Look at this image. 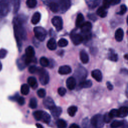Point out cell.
I'll return each instance as SVG.
<instances>
[{
    "label": "cell",
    "mask_w": 128,
    "mask_h": 128,
    "mask_svg": "<svg viewBox=\"0 0 128 128\" xmlns=\"http://www.w3.org/2000/svg\"><path fill=\"white\" fill-rule=\"evenodd\" d=\"M14 34L16 40V42L18 44V46L19 48V50L21 48L22 45V40H25L26 38V31L24 28L23 27L22 22L20 20L16 18L14 20Z\"/></svg>",
    "instance_id": "cell-1"
},
{
    "label": "cell",
    "mask_w": 128,
    "mask_h": 128,
    "mask_svg": "<svg viewBox=\"0 0 128 128\" xmlns=\"http://www.w3.org/2000/svg\"><path fill=\"white\" fill-rule=\"evenodd\" d=\"M36 74L39 76V80L42 85H46L48 84L50 77L48 72L43 68H38Z\"/></svg>",
    "instance_id": "cell-2"
},
{
    "label": "cell",
    "mask_w": 128,
    "mask_h": 128,
    "mask_svg": "<svg viewBox=\"0 0 128 128\" xmlns=\"http://www.w3.org/2000/svg\"><path fill=\"white\" fill-rule=\"evenodd\" d=\"M90 123L94 128H102L104 126L102 116L100 114L94 116L90 120Z\"/></svg>",
    "instance_id": "cell-3"
},
{
    "label": "cell",
    "mask_w": 128,
    "mask_h": 128,
    "mask_svg": "<svg viewBox=\"0 0 128 128\" xmlns=\"http://www.w3.org/2000/svg\"><path fill=\"white\" fill-rule=\"evenodd\" d=\"M75 80H78V84L84 80V79L87 76V71L82 66H80L76 68L74 72Z\"/></svg>",
    "instance_id": "cell-4"
},
{
    "label": "cell",
    "mask_w": 128,
    "mask_h": 128,
    "mask_svg": "<svg viewBox=\"0 0 128 128\" xmlns=\"http://www.w3.org/2000/svg\"><path fill=\"white\" fill-rule=\"evenodd\" d=\"M34 34L36 39L40 42L44 41L47 34L46 30L40 26H36L34 28Z\"/></svg>",
    "instance_id": "cell-5"
},
{
    "label": "cell",
    "mask_w": 128,
    "mask_h": 128,
    "mask_svg": "<svg viewBox=\"0 0 128 128\" xmlns=\"http://www.w3.org/2000/svg\"><path fill=\"white\" fill-rule=\"evenodd\" d=\"M52 22L56 30L60 31L62 28V20L59 16H55L52 19Z\"/></svg>",
    "instance_id": "cell-6"
},
{
    "label": "cell",
    "mask_w": 128,
    "mask_h": 128,
    "mask_svg": "<svg viewBox=\"0 0 128 128\" xmlns=\"http://www.w3.org/2000/svg\"><path fill=\"white\" fill-rule=\"evenodd\" d=\"M70 39L74 45H78L83 41V38L81 34L72 32L70 35Z\"/></svg>",
    "instance_id": "cell-7"
},
{
    "label": "cell",
    "mask_w": 128,
    "mask_h": 128,
    "mask_svg": "<svg viewBox=\"0 0 128 128\" xmlns=\"http://www.w3.org/2000/svg\"><path fill=\"white\" fill-rule=\"evenodd\" d=\"M10 10V6L8 2L5 0L0 1V16H6Z\"/></svg>",
    "instance_id": "cell-8"
},
{
    "label": "cell",
    "mask_w": 128,
    "mask_h": 128,
    "mask_svg": "<svg viewBox=\"0 0 128 128\" xmlns=\"http://www.w3.org/2000/svg\"><path fill=\"white\" fill-rule=\"evenodd\" d=\"M59 10L61 12H66L70 6V1L69 0H60L58 1Z\"/></svg>",
    "instance_id": "cell-9"
},
{
    "label": "cell",
    "mask_w": 128,
    "mask_h": 128,
    "mask_svg": "<svg viewBox=\"0 0 128 128\" xmlns=\"http://www.w3.org/2000/svg\"><path fill=\"white\" fill-rule=\"evenodd\" d=\"M92 28V25L90 22H84L80 27V30L82 34L90 33Z\"/></svg>",
    "instance_id": "cell-10"
},
{
    "label": "cell",
    "mask_w": 128,
    "mask_h": 128,
    "mask_svg": "<svg viewBox=\"0 0 128 128\" xmlns=\"http://www.w3.org/2000/svg\"><path fill=\"white\" fill-rule=\"evenodd\" d=\"M43 104L46 108L50 110L56 106L54 101L50 97H46L43 100Z\"/></svg>",
    "instance_id": "cell-11"
},
{
    "label": "cell",
    "mask_w": 128,
    "mask_h": 128,
    "mask_svg": "<svg viewBox=\"0 0 128 128\" xmlns=\"http://www.w3.org/2000/svg\"><path fill=\"white\" fill-rule=\"evenodd\" d=\"M76 80L72 76L69 77L66 81V86L70 90H74L76 88Z\"/></svg>",
    "instance_id": "cell-12"
},
{
    "label": "cell",
    "mask_w": 128,
    "mask_h": 128,
    "mask_svg": "<svg viewBox=\"0 0 128 128\" xmlns=\"http://www.w3.org/2000/svg\"><path fill=\"white\" fill-rule=\"evenodd\" d=\"M50 112L52 115V116L54 118H58L62 114V109L60 107L54 106V108L50 110Z\"/></svg>",
    "instance_id": "cell-13"
},
{
    "label": "cell",
    "mask_w": 128,
    "mask_h": 128,
    "mask_svg": "<svg viewBox=\"0 0 128 128\" xmlns=\"http://www.w3.org/2000/svg\"><path fill=\"white\" fill-rule=\"evenodd\" d=\"M58 72L60 74H68L72 72V69L68 66H62L59 68Z\"/></svg>",
    "instance_id": "cell-14"
},
{
    "label": "cell",
    "mask_w": 128,
    "mask_h": 128,
    "mask_svg": "<svg viewBox=\"0 0 128 128\" xmlns=\"http://www.w3.org/2000/svg\"><path fill=\"white\" fill-rule=\"evenodd\" d=\"M128 113V108L126 106H122L118 110V117L124 118L127 116Z\"/></svg>",
    "instance_id": "cell-15"
},
{
    "label": "cell",
    "mask_w": 128,
    "mask_h": 128,
    "mask_svg": "<svg viewBox=\"0 0 128 128\" xmlns=\"http://www.w3.org/2000/svg\"><path fill=\"white\" fill-rule=\"evenodd\" d=\"M92 77L98 82H101L102 80V74L98 70H94L92 72Z\"/></svg>",
    "instance_id": "cell-16"
},
{
    "label": "cell",
    "mask_w": 128,
    "mask_h": 128,
    "mask_svg": "<svg viewBox=\"0 0 128 128\" xmlns=\"http://www.w3.org/2000/svg\"><path fill=\"white\" fill-rule=\"evenodd\" d=\"M25 52H26L25 56L26 57H28V58H33L34 57L35 52H34V50L32 46H28L26 48Z\"/></svg>",
    "instance_id": "cell-17"
},
{
    "label": "cell",
    "mask_w": 128,
    "mask_h": 128,
    "mask_svg": "<svg viewBox=\"0 0 128 128\" xmlns=\"http://www.w3.org/2000/svg\"><path fill=\"white\" fill-rule=\"evenodd\" d=\"M124 32L122 29L119 28L117 29L115 32V38L118 42H121L124 38Z\"/></svg>",
    "instance_id": "cell-18"
},
{
    "label": "cell",
    "mask_w": 128,
    "mask_h": 128,
    "mask_svg": "<svg viewBox=\"0 0 128 128\" xmlns=\"http://www.w3.org/2000/svg\"><path fill=\"white\" fill-rule=\"evenodd\" d=\"M28 84L34 89L38 87V82L36 78L34 76H30L28 78Z\"/></svg>",
    "instance_id": "cell-19"
},
{
    "label": "cell",
    "mask_w": 128,
    "mask_h": 128,
    "mask_svg": "<svg viewBox=\"0 0 128 128\" xmlns=\"http://www.w3.org/2000/svg\"><path fill=\"white\" fill-rule=\"evenodd\" d=\"M80 58L83 64H86L89 61V57L88 54L84 50H82L80 54Z\"/></svg>",
    "instance_id": "cell-20"
},
{
    "label": "cell",
    "mask_w": 128,
    "mask_h": 128,
    "mask_svg": "<svg viewBox=\"0 0 128 128\" xmlns=\"http://www.w3.org/2000/svg\"><path fill=\"white\" fill-rule=\"evenodd\" d=\"M92 82L90 80H86L81 82L78 84V88H89L92 86Z\"/></svg>",
    "instance_id": "cell-21"
},
{
    "label": "cell",
    "mask_w": 128,
    "mask_h": 128,
    "mask_svg": "<svg viewBox=\"0 0 128 128\" xmlns=\"http://www.w3.org/2000/svg\"><path fill=\"white\" fill-rule=\"evenodd\" d=\"M57 46L56 40L54 38H50L47 42V47L48 48L52 50H54L56 49Z\"/></svg>",
    "instance_id": "cell-22"
},
{
    "label": "cell",
    "mask_w": 128,
    "mask_h": 128,
    "mask_svg": "<svg viewBox=\"0 0 128 128\" xmlns=\"http://www.w3.org/2000/svg\"><path fill=\"white\" fill-rule=\"evenodd\" d=\"M86 2L90 8H94L99 4L100 1L99 0H88Z\"/></svg>",
    "instance_id": "cell-23"
},
{
    "label": "cell",
    "mask_w": 128,
    "mask_h": 128,
    "mask_svg": "<svg viewBox=\"0 0 128 128\" xmlns=\"http://www.w3.org/2000/svg\"><path fill=\"white\" fill-rule=\"evenodd\" d=\"M84 22V17L82 14H79L76 18V26L77 28H80Z\"/></svg>",
    "instance_id": "cell-24"
},
{
    "label": "cell",
    "mask_w": 128,
    "mask_h": 128,
    "mask_svg": "<svg viewBox=\"0 0 128 128\" xmlns=\"http://www.w3.org/2000/svg\"><path fill=\"white\" fill-rule=\"evenodd\" d=\"M96 14L101 18H104L107 15V10L102 6L100 7L96 10Z\"/></svg>",
    "instance_id": "cell-25"
},
{
    "label": "cell",
    "mask_w": 128,
    "mask_h": 128,
    "mask_svg": "<svg viewBox=\"0 0 128 128\" xmlns=\"http://www.w3.org/2000/svg\"><path fill=\"white\" fill-rule=\"evenodd\" d=\"M126 122V120H114L111 123L110 126L112 128H117L122 126Z\"/></svg>",
    "instance_id": "cell-26"
},
{
    "label": "cell",
    "mask_w": 128,
    "mask_h": 128,
    "mask_svg": "<svg viewBox=\"0 0 128 128\" xmlns=\"http://www.w3.org/2000/svg\"><path fill=\"white\" fill-rule=\"evenodd\" d=\"M40 14L38 12H35L32 16L31 22L32 24H37L40 20Z\"/></svg>",
    "instance_id": "cell-27"
},
{
    "label": "cell",
    "mask_w": 128,
    "mask_h": 128,
    "mask_svg": "<svg viewBox=\"0 0 128 128\" xmlns=\"http://www.w3.org/2000/svg\"><path fill=\"white\" fill-rule=\"evenodd\" d=\"M49 6L50 8V10L53 12H57L58 11H59V6L58 5V4L54 2H51L49 4Z\"/></svg>",
    "instance_id": "cell-28"
},
{
    "label": "cell",
    "mask_w": 128,
    "mask_h": 128,
    "mask_svg": "<svg viewBox=\"0 0 128 128\" xmlns=\"http://www.w3.org/2000/svg\"><path fill=\"white\" fill-rule=\"evenodd\" d=\"M43 122L46 123V124H48L50 122V115L47 113L46 112L43 111L42 112V117L41 118V120Z\"/></svg>",
    "instance_id": "cell-29"
},
{
    "label": "cell",
    "mask_w": 128,
    "mask_h": 128,
    "mask_svg": "<svg viewBox=\"0 0 128 128\" xmlns=\"http://www.w3.org/2000/svg\"><path fill=\"white\" fill-rule=\"evenodd\" d=\"M78 108L76 106H72L69 107L68 109V113L70 116H74Z\"/></svg>",
    "instance_id": "cell-30"
},
{
    "label": "cell",
    "mask_w": 128,
    "mask_h": 128,
    "mask_svg": "<svg viewBox=\"0 0 128 128\" xmlns=\"http://www.w3.org/2000/svg\"><path fill=\"white\" fill-rule=\"evenodd\" d=\"M30 91V88L27 84H23L21 86L20 92L23 95H27Z\"/></svg>",
    "instance_id": "cell-31"
},
{
    "label": "cell",
    "mask_w": 128,
    "mask_h": 128,
    "mask_svg": "<svg viewBox=\"0 0 128 128\" xmlns=\"http://www.w3.org/2000/svg\"><path fill=\"white\" fill-rule=\"evenodd\" d=\"M17 66L20 70H22L25 68L26 65L25 64L24 60L21 58L20 59H18L16 61Z\"/></svg>",
    "instance_id": "cell-32"
},
{
    "label": "cell",
    "mask_w": 128,
    "mask_h": 128,
    "mask_svg": "<svg viewBox=\"0 0 128 128\" xmlns=\"http://www.w3.org/2000/svg\"><path fill=\"white\" fill-rule=\"evenodd\" d=\"M40 62L43 67H47L49 64V60L46 57H42L40 60Z\"/></svg>",
    "instance_id": "cell-33"
},
{
    "label": "cell",
    "mask_w": 128,
    "mask_h": 128,
    "mask_svg": "<svg viewBox=\"0 0 128 128\" xmlns=\"http://www.w3.org/2000/svg\"><path fill=\"white\" fill-rule=\"evenodd\" d=\"M56 125L58 128H66L67 124L65 120L62 119H59L56 122Z\"/></svg>",
    "instance_id": "cell-34"
},
{
    "label": "cell",
    "mask_w": 128,
    "mask_h": 128,
    "mask_svg": "<svg viewBox=\"0 0 128 128\" xmlns=\"http://www.w3.org/2000/svg\"><path fill=\"white\" fill-rule=\"evenodd\" d=\"M42 112H43L42 110H36V111H35L33 113L34 117V118L36 120H40L41 118H42Z\"/></svg>",
    "instance_id": "cell-35"
},
{
    "label": "cell",
    "mask_w": 128,
    "mask_h": 128,
    "mask_svg": "<svg viewBox=\"0 0 128 128\" xmlns=\"http://www.w3.org/2000/svg\"><path fill=\"white\" fill-rule=\"evenodd\" d=\"M29 106L32 109L36 108L37 107V100L34 98H30L29 102Z\"/></svg>",
    "instance_id": "cell-36"
},
{
    "label": "cell",
    "mask_w": 128,
    "mask_h": 128,
    "mask_svg": "<svg viewBox=\"0 0 128 128\" xmlns=\"http://www.w3.org/2000/svg\"><path fill=\"white\" fill-rule=\"evenodd\" d=\"M26 4L27 6L30 8H34L36 6L37 1L36 0H28Z\"/></svg>",
    "instance_id": "cell-37"
},
{
    "label": "cell",
    "mask_w": 128,
    "mask_h": 128,
    "mask_svg": "<svg viewBox=\"0 0 128 128\" xmlns=\"http://www.w3.org/2000/svg\"><path fill=\"white\" fill-rule=\"evenodd\" d=\"M58 44L60 47H65L68 44V42L65 38H61L58 40Z\"/></svg>",
    "instance_id": "cell-38"
},
{
    "label": "cell",
    "mask_w": 128,
    "mask_h": 128,
    "mask_svg": "<svg viewBox=\"0 0 128 128\" xmlns=\"http://www.w3.org/2000/svg\"><path fill=\"white\" fill-rule=\"evenodd\" d=\"M109 60L113 62H116L118 59V56L116 54H115L114 52H111L110 54L108 56Z\"/></svg>",
    "instance_id": "cell-39"
},
{
    "label": "cell",
    "mask_w": 128,
    "mask_h": 128,
    "mask_svg": "<svg viewBox=\"0 0 128 128\" xmlns=\"http://www.w3.org/2000/svg\"><path fill=\"white\" fill-rule=\"evenodd\" d=\"M20 6V0H14V14L16 13L18 10Z\"/></svg>",
    "instance_id": "cell-40"
},
{
    "label": "cell",
    "mask_w": 128,
    "mask_h": 128,
    "mask_svg": "<svg viewBox=\"0 0 128 128\" xmlns=\"http://www.w3.org/2000/svg\"><path fill=\"white\" fill-rule=\"evenodd\" d=\"M108 114L110 117L112 119L114 118L118 117V110L112 109L109 112Z\"/></svg>",
    "instance_id": "cell-41"
},
{
    "label": "cell",
    "mask_w": 128,
    "mask_h": 128,
    "mask_svg": "<svg viewBox=\"0 0 128 128\" xmlns=\"http://www.w3.org/2000/svg\"><path fill=\"white\" fill-rule=\"evenodd\" d=\"M37 94L40 98H44L46 94V90L43 88H40L38 90Z\"/></svg>",
    "instance_id": "cell-42"
},
{
    "label": "cell",
    "mask_w": 128,
    "mask_h": 128,
    "mask_svg": "<svg viewBox=\"0 0 128 128\" xmlns=\"http://www.w3.org/2000/svg\"><path fill=\"white\" fill-rule=\"evenodd\" d=\"M120 10L119 11L117 14L120 15H122L126 13V12L127 10V8L126 5L124 4H122L120 6Z\"/></svg>",
    "instance_id": "cell-43"
},
{
    "label": "cell",
    "mask_w": 128,
    "mask_h": 128,
    "mask_svg": "<svg viewBox=\"0 0 128 128\" xmlns=\"http://www.w3.org/2000/svg\"><path fill=\"white\" fill-rule=\"evenodd\" d=\"M102 116H103L104 122H106V123H109L112 120V118L109 116L108 112L106 113Z\"/></svg>",
    "instance_id": "cell-44"
},
{
    "label": "cell",
    "mask_w": 128,
    "mask_h": 128,
    "mask_svg": "<svg viewBox=\"0 0 128 128\" xmlns=\"http://www.w3.org/2000/svg\"><path fill=\"white\" fill-rule=\"evenodd\" d=\"M8 54V52L4 48H2L0 50V59L4 58Z\"/></svg>",
    "instance_id": "cell-45"
},
{
    "label": "cell",
    "mask_w": 128,
    "mask_h": 128,
    "mask_svg": "<svg viewBox=\"0 0 128 128\" xmlns=\"http://www.w3.org/2000/svg\"><path fill=\"white\" fill-rule=\"evenodd\" d=\"M38 67H36V66H32L28 68V72L30 74H34L36 73L38 70Z\"/></svg>",
    "instance_id": "cell-46"
},
{
    "label": "cell",
    "mask_w": 128,
    "mask_h": 128,
    "mask_svg": "<svg viewBox=\"0 0 128 128\" xmlns=\"http://www.w3.org/2000/svg\"><path fill=\"white\" fill-rule=\"evenodd\" d=\"M58 94L61 96H64L66 92V90L65 88H63V87H60V88H58Z\"/></svg>",
    "instance_id": "cell-47"
},
{
    "label": "cell",
    "mask_w": 128,
    "mask_h": 128,
    "mask_svg": "<svg viewBox=\"0 0 128 128\" xmlns=\"http://www.w3.org/2000/svg\"><path fill=\"white\" fill-rule=\"evenodd\" d=\"M16 101L20 106L24 105V102H25V100H24V98H23L22 96H19L18 98H17Z\"/></svg>",
    "instance_id": "cell-48"
},
{
    "label": "cell",
    "mask_w": 128,
    "mask_h": 128,
    "mask_svg": "<svg viewBox=\"0 0 128 128\" xmlns=\"http://www.w3.org/2000/svg\"><path fill=\"white\" fill-rule=\"evenodd\" d=\"M110 6V0H105L103 1V5L102 6L106 9L108 8Z\"/></svg>",
    "instance_id": "cell-49"
},
{
    "label": "cell",
    "mask_w": 128,
    "mask_h": 128,
    "mask_svg": "<svg viewBox=\"0 0 128 128\" xmlns=\"http://www.w3.org/2000/svg\"><path fill=\"white\" fill-rule=\"evenodd\" d=\"M88 17L91 20H93V21H95L97 18L96 17V16H95V14H88Z\"/></svg>",
    "instance_id": "cell-50"
},
{
    "label": "cell",
    "mask_w": 128,
    "mask_h": 128,
    "mask_svg": "<svg viewBox=\"0 0 128 128\" xmlns=\"http://www.w3.org/2000/svg\"><path fill=\"white\" fill-rule=\"evenodd\" d=\"M106 86L109 90H112L113 89V86L110 82H106Z\"/></svg>",
    "instance_id": "cell-51"
},
{
    "label": "cell",
    "mask_w": 128,
    "mask_h": 128,
    "mask_svg": "<svg viewBox=\"0 0 128 128\" xmlns=\"http://www.w3.org/2000/svg\"><path fill=\"white\" fill-rule=\"evenodd\" d=\"M120 2V0H110V5H115L117 4Z\"/></svg>",
    "instance_id": "cell-52"
},
{
    "label": "cell",
    "mask_w": 128,
    "mask_h": 128,
    "mask_svg": "<svg viewBox=\"0 0 128 128\" xmlns=\"http://www.w3.org/2000/svg\"><path fill=\"white\" fill-rule=\"evenodd\" d=\"M70 128H80V126L76 124H72L70 125Z\"/></svg>",
    "instance_id": "cell-53"
},
{
    "label": "cell",
    "mask_w": 128,
    "mask_h": 128,
    "mask_svg": "<svg viewBox=\"0 0 128 128\" xmlns=\"http://www.w3.org/2000/svg\"><path fill=\"white\" fill-rule=\"evenodd\" d=\"M54 66V62L52 60H51L50 61H49V64L48 66H50V68H52Z\"/></svg>",
    "instance_id": "cell-54"
},
{
    "label": "cell",
    "mask_w": 128,
    "mask_h": 128,
    "mask_svg": "<svg viewBox=\"0 0 128 128\" xmlns=\"http://www.w3.org/2000/svg\"><path fill=\"white\" fill-rule=\"evenodd\" d=\"M117 128H128V124H127V122H126L124 124H123L122 126Z\"/></svg>",
    "instance_id": "cell-55"
},
{
    "label": "cell",
    "mask_w": 128,
    "mask_h": 128,
    "mask_svg": "<svg viewBox=\"0 0 128 128\" xmlns=\"http://www.w3.org/2000/svg\"><path fill=\"white\" fill-rule=\"evenodd\" d=\"M36 126L37 128H44L43 126H42V125L40 124H36Z\"/></svg>",
    "instance_id": "cell-56"
},
{
    "label": "cell",
    "mask_w": 128,
    "mask_h": 128,
    "mask_svg": "<svg viewBox=\"0 0 128 128\" xmlns=\"http://www.w3.org/2000/svg\"><path fill=\"white\" fill-rule=\"evenodd\" d=\"M2 63H1V62H0V71L2 70Z\"/></svg>",
    "instance_id": "cell-57"
},
{
    "label": "cell",
    "mask_w": 128,
    "mask_h": 128,
    "mask_svg": "<svg viewBox=\"0 0 128 128\" xmlns=\"http://www.w3.org/2000/svg\"><path fill=\"white\" fill-rule=\"evenodd\" d=\"M124 57H125V58L127 60L128 59V58H127V54H126L125 56H124Z\"/></svg>",
    "instance_id": "cell-58"
}]
</instances>
